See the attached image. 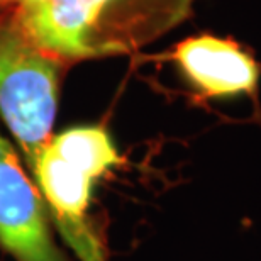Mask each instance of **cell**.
I'll return each mask as SVG.
<instances>
[{
	"mask_svg": "<svg viewBox=\"0 0 261 261\" xmlns=\"http://www.w3.org/2000/svg\"><path fill=\"white\" fill-rule=\"evenodd\" d=\"M194 0H39L15 19L55 58L129 55L170 33L192 14Z\"/></svg>",
	"mask_w": 261,
	"mask_h": 261,
	"instance_id": "obj_1",
	"label": "cell"
},
{
	"mask_svg": "<svg viewBox=\"0 0 261 261\" xmlns=\"http://www.w3.org/2000/svg\"><path fill=\"white\" fill-rule=\"evenodd\" d=\"M122 158L103 126H76L51 136L31 168L49 221L68 248L92 238L95 231L87 212L93 187Z\"/></svg>",
	"mask_w": 261,
	"mask_h": 261,
	"instance_id": "obj_2",
	"label": "cell"
},
{
	"mask_svg": "<svg viewBox=\"0 0 261 261\" xmlns=\"http://www.w3.org/2000/svg\"><path fill=\"white\" fill-rule=\"evenodd\" d=\"M58 85V60L36 46L15 17L0 20V116L29 170L51 139Z\"/></svg>",
	"mask_w": 261,
	"mask_h": 261,
	"instance_id": "obj_3",
	"label": "cell"
},
{
	"mask_svg": "<svg viewBox=\"0 0 261 261\" xmlns=\"http://www.w3.org/2000/svg\"><path fill=\"white\" fill-rule=\"evenodd\" d=\"M0 246L15 261H70L53 238L46 202L0 134Z\"/></svg>",
	"mask_w": 261,
	"mask_h": 261,
	"instance_id": "obj_4",
	"label": "cell"
},
{
	"mask_svg": "<svg viewBox=\"0 0 261 261\" xmlns=\"http://www.w3.org/2000/svg\"><path fill=\"white\" fill-rule=\"evenodd\" d=\"M171 60L203 98L256 97L261 68L236 41L192 36L175 46Z\"/></svg>",
	"mask_w": 261,
	"mask_h": 261,
	"instance_id": "obj_5",
	"label": "cell"
},
{
	"mask_svg": "<svg viewBox=\"0 0 261 261\" xmlns=\"http://www.w3.org/2000/svg\"><path fill=\"white\" fill-rule=\"evenodd\" d=\"M15 2H19V7H24V5H33L39 2V0H15Z\"/></svg>",
	"mask_w": 261,
	"mask_h": 261,
	"instance_id": "obj_6",
	"label": "cell"
},
{
	"mask_svg": "<svg viewBox=\"0 0 261 261\" xmlns=\"http://www.w3.org/2000/svg\"><path fill=\"white\" fill-rule=\"evenodd\" d=\"M4 2H7V0H0V4H4Z\"/></svg>",
	"mask_w": 261,
	"mask_h": 261,
	"instance_id": "obj_7",
	"label": "cell"
}]
</instances>
